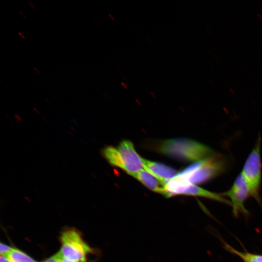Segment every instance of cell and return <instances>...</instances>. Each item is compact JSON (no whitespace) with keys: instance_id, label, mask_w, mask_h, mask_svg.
I'll use <instances>...</instances> for the list:
<instances>
[{"instance_id":"obj_1","label":"cell","mask_w":262,"mask_h":262,"mask_svg":"<svg viewBox=\"0 0 262 262\" xmlns=\"http://www.w3.org/2000/svg\"><path fill=\"white\" fill-rule=\"evenodd\" d=\"M157 150L170 158L186 162H198L215 155L207 146L186 138H174L161 141Z\"/></svg>"},{"instance_id":"obj_6","label":"cell","mask_w":262,"mask_h":262,"mask_svg":"<svg viewBox=\"0 0 262 262\" xmlns=\"http://www.w3.org/2000/svg\"><path fill=\"white\" fill-rule=\"evenodd\" d=\"M223 167V161L218 156L214 155L196 162V169L187 180L196 185L203 183L219 174Z\"/></svg>"},{"instance_id":"obj_20","label":"cell","mask_w":262,"mask_h":262,"mask_svg":"<svg viewBox=\"0 0 262 262\" xmlns=\"http://www.w3.org/2000/svg\"><path fill=\"white\" fill-rule=\"evenodd\" d=\"M121 83L125 89L127 88V87L126 86V84L124 82H122Z\"/></svg>"},{"instance_id":"obj_18","label":"cell","mask_w":262,"mask_h":262,"mask_svg":"<svg viewBox=\"0 0 262 262\" xmlns=\"http://www.w3.org/2000/svg\"><path fill=\"white\" fill-rule=\"evenodd\" d=\"M62 262H76L69 260H68L64 257L63 258Z\"/></svg>"},{"instance_id":"obj_17","label":"cell","mask_w":262,"mask_h":262,"mask_svg":"<svg viewBox=\"0 0 262 262\" xmlns=\"http://www.w3.org/2000/svg\"><path fill=\"white\" fill-rule=\"evenodd\" d=\"M19 13L24 18H27V16H26V15L25 14V13L23 12H22L21 11H19Z\"/></svg>"},{"instance_id":"obj_7","label":"cell","mask_w":262,"mask_h":262,"mask_svg":"<svg viewBox=\"0 0 262 262\" xmlns=\"http://www.w3.org/2000/svg\"><path fill=\"white\" fill-rule=\"evenodd\" d=\"M142 160L144 169L165 184L178 174L175 169L163 164L149 161L143 158Z\"/></svg>"},{"instance_id":"obj_14","label":"cell","mask_w":262,"mask_h":262,"mask_svg":"<svg viewBox=\"0 0 262 262\" xmlns=\"http://www.w3.org/2000/svg\"><path fill=\"white\" fill-rule=\"evenodd\" d=\"M0 262H12L6 256L0 255Z\"/></svg>"},{"instance_id":"obj_3","label":"cell","mask_w":262,"mask_h":262,"mask_svg":"<svg viewBox=\"0 0 262 262\" xmlns=\"http://www.w3.org/2000/svg\"><path fill=\"white\" fill-rule=\"evenodd\" d=\"M261 137L246 159L241 173L249 188L251 196L260 201L259 191L262 179V163L261 159Z\"/></svg>"},{"instance_id":"obj_11","label":"cell","mask_w":262,"mask_h":262,"mask_svg":"<svg viewBox=\"0 0 262 262\" xmlns=\"http://www.w3.org/2000/svg\"><path fill=\"white\" fill-rule=\"evenodd\" d=\"M5 256L12 262H38L25 252L17 248H13Z\"/></svg>"},{"instance_id":"obj_16","label":"cell","mask_w":262,"mask_h":262,"mask_svg":"<svg viewBox=\"0 0 262 262\" xmlns=\"http://www.w3.org/2000/svg\"><path fill=\"white\" fill-rule=\"evenodd\" d=\"M28 5L30 6V7L33 9V10H35V6L34 5V4L31 1H28Z\"/></svg>"},{"instance_id":"obj_5","label":"cell","mask_w":262,"mask_h":262,"mask_svg":"<svg viewBox=\"0 0 262 262\" xmlns=\"http://www.w3.org/2000/svg\"><path fill=\"white\" fill-rule=\"evenodd\" d=\"M230 198L233 214L238 217L240 214L248 215L245 202L251 196L249 188L243 175L240 173L235 180L230 189L221 194Z\"/></svg>"},{"instance_id":"obj_8","label":"cell","mask_w":262,"mask_h":262,"mask_svg":"<svg viewBox=\"0 0 262 262\" xmlns=\"http://www.w3.org/2000/svg\"><path fill=\"white\" fill-rule=\"evenodd\" d=\"M149 190L165 196V184L145 169L131 176Z\"/></svg>"},{"instance_id":"obj_4","label":"cell","mask_w":262,"mask_h":262,"mask_svg":"<svg viewBox=\"0 0 262 262\" xmlns=\"http://www.w3.org/2000/svg\"><path fill=\"white\" fill-rule=\"evenodd\" d=\"M60 252L63 257L76 262L85 261L86 255L92 251L91 248L75 229H67L60 236Z\"/></svg>"},{"instance_id":"obj_10","label":"cell","mask_w":262,"mask_h":262,"mask_svg":"<svg viewBox=\"0 0 262 262\" xmlns=\"http://www.w3.org/2000/svg\"><path fill=\"white\" fill-rule=\"evenodd\" d=\"M223 245L226 250L237 256L244 262H262V254L252 253L246 250H238L224 241H223Z\"/></svg>"},{"instance_id":"obj_21","label":"cell","mask_w":262,"mask_h":262,"mask_svg":"<svg viewBox=\"0 0 262 262\" xmlns=\"http://www.w3.org/2000/svg\"><path fill=\"white\" fill-rule=\"evenodd\" d=\"M108 15L111 18V19L112 20H114V18L113 16L112 15H111L110 14H109Z\"/></svg>"},{"instance_id":"obj_2","label":"cell","mask_w":262,"mask_h":262,"mask_svg":"<svg viewBox=\"0 0 262 262\" xmlns=\"http://www.w3.org/2000/svg\"><path fill=\"white\" fill-rule=\"evenodd\" d=\"M103 154L110 164L122 169L131 176L144 169L142 158L129 140L122 141L116 147H105Z\"/></svg>"},{"instance_id":"obj_13","label":"cell","mask_w":262,"mask_h":262,"mask_svg":"<svg viewBox=\"0 0 262 262\" xmlns=\"http://www.w3.org/2000/svg\"><path fill=\"white\" fill-rule=\"evenodd\" d=\"M13 248L11 246L4 244L0 243V255L6 256L10 253Z\"/></svg>"},{"instance_id":"obj_19","label":"cell","mask_w":262,"mask_h":262,"mask_svg":"<svg viewBox=\"0 0 262 262\" xmlns=\"http://www.w3.org/2000/svg\"><path fill=\"white\" fill-rule=\"evenodd\" d=\"M33 69L34 70V71L37 74H40V71L35 67V66H33Z\"/></svg>"},{"instance_id":"obj_15","label":"cell","mask_w":262,"mask_h":262,"mask_svg":"<svg viewBox=\"0 0 262 262\" xmlns=\"http://www.w3.org/2000/svg\"><path fill=\"white\" fill-rule=\"evenodd\" d=\"M17 33H18V35H19L22 39L26 40V36H25V35H24L22 32H21L20 31H18V32H17Z\"/></svg>"},{"instance_id":"obj_12","label":"cell","mask_w":262,"mask_h":262,"mask_svg":"<svg viewBox=\"0 0 262 262\" xmlns=\"http://www.w3.org/2000/svg\"><path fill=\"white\" fill-rule=\"evenodd\" d=\"M63 256L60 251L46 259L42 262H62Z\"/></svg>"},{"instance_id":"obj_22","label":"cell","mask_w":262,"mask_h":262,"mask_svg":"<svg viewBox=\"0 0 262 262\" xmlns=\"http://www.w3.org/2000/svg\"><path fill=\"white\" fill-rule=\"evenodd\" d=\"M81 262H85V261Z\"/></svg>"},{"instance_id":"obj_9","label":"cell","mask_w":262,"mask_h":262,"mask_svg":"<svg viewBox=\"0 0 262 262\" xmlns=\"http://www.w3.org/2000/svg\"><path fill=\"white\" fill-rule=\"evenodd\" d=\"M182 195L202 197L230 205V201L222 197L221 195L209 191L189 182L186 185Z\"/></svg>"}]
</instances>
